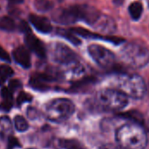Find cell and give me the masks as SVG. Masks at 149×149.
I'll return each mask as SVG.
<instances>
[{"label": "cell", "mask_w": 149, "mask_h": 149, "mask_svg": "<svg viewBox=\"0 0 149 149\" xmlns=\"http://www.w3.org/2000/svg\"><path fill=\"white\" fill-rule=\"evenodd\" d=\"M31 24L42 33H49L52 31V25L50 20L43 16H38L35 14H31L29 17Z\"/></svg>", "instance_id": "13"}, {"label": "cell", "mask_w": 149, "mask_h": 149, "mask_svg": "<svg viewBox=\"0 0 149 149\" xmlns=\"http://www.w3.org/2000/svg\"><path fill=\"white\" fill-rule=\"evenodd\" d=\"M24 43L29 50L32 51L39 58H45L46 56V49L43 42L37 38L31 32L25 33Z\"/></svg>", "instance_id": "9"}, {"label": "cell", "mask_w": 149, "mask_h": 149, "mask_svg": "<svg viewBox=\"0 0 149 149\" xmlns=\"http://www.w3.org/2000/svg\"><path fill=\"white\" fill-rule=\"evenodd\" d=\"M34 6L38 11L45 12L52 8L53 4L50 0H35Z\"/></svg>", "instance_id": "21"}, {"label": "cell", "mask_w": 149, "mask_h": 149, "mask_svg": "<svg viewBox=\"0 0 149 149\" xmlns=\"http://www.w3.org/2000/svg\"><path fill=\"white\" fill-rule=\"evenodd\" d=\"M32 99V97L28 94V93H25L24 91H21L17 97V105H21L22 104L24 103H26V102H31Z\"/></svg>", "instance_id": "22"}, {"label": "cell", "mask_w": 149, "mask_h": 149, "mask_svg": "<svg viewBox=\"0 0 149 149\" xmlns=\"http://www.w3.org/2000/svg\"><path fill=\"white\" fill-rule=\"evenodd\" d=\"M113 84L114 89L134 99H141L147 93L145 80L137 74H119L114 77Z\"/></svg>", "instance_id": "2"}, {"label": "cell", "mask_w": 149, "mask_h": 149, "mask_svg": "<svg viewBox=\"0 0 149 149\" xmlns=\"http://www.w3.org/2000/svg\"><path fill=\"white\" fill-rule=\"evenodd\" d=\"M13 69L9 65H1L0 66V85H2L8 78L13 76Z\"/></svg>", "instance_id": "20"}, {"label": "cell", "mask_w": 149, "mask_h": 149, "mask_svg": "<svg viewBox=\"0 0 149 149\" xmlns=\"http://www.w3.org/2000/svg\"><path fill=\"white\" fill-rule=\"evenodd\" d=\"M12 122L7 116L0 117V137L3 140L9 139L12 134Z\"/></svg>", "instance_id": "14"}, {"label": "cell", "mask_w": 149, "mask_h": 149, "mask_svg": "<svg viewBox=\"0 0 149 149\" xmlns=\"http://www.w3.org/2000/svg\"><path fill=\"white\" fill-rule=\"evenodd\" d=\"M12 55L14 61L24 68H29L31 67V54L28 47H25L24 46H19L13 50Z\"/></svg>", "instance_id": "11"}, {"label": "cell", "mask_w": 149, "mask_h": 149, "mask_svg": "<svg viewBox=\"0 0 149 149\" xmlns=\"http://www.w3.org/2000/svg\"><path fill=\"white\" fill-rule=\"evenodd\" d=\"M0 60L5 61V62H10V56L9 54L0 46Z\"/></svg>", "instance_id": "24"}, {"label": "cell", "mask_w": 149, "mask_h": 149, "mask_svg": "<svg viewBox=\"0 0 149 149\" xmlns=\"http://www.w3.org/2000/svg\"><path fill=\"white\" fill-rule=\"evenodd\" d=\"M14 126L15 128L21 133H24L28 130L29 128V124L27 120L21 115H17L14 118Z\"/></svg>", "instance_id": "19"}, {"label": "cell", "mask_w": 149, "mask_h": 149, "mask_svg": "<svg viewBox=\"0 0 149 149\" xmlns=\"http://www.w3.org/2000/svg\"><path fill=\"white\" fill-rule=\"evenodd\" d=\"M50 54L53 61L65 66H69L79 61L77 54L63 43H53L51 46Z\"/></svg>", "instance_id": "7"}, {"label": "cell", "mask_w": 149, "mask_h": 149, "mask_svg": "<svg viewBox=\"0 0 149 149\" xmlns=\"http://www.w3.org/2000/svg\"><path fill=\"white\" fill-rule=\"evenodd\" d=\"M75 112L72 101L67 98H55L45 106V117L54 123H62L70 119Z\"/></svg>", "instance_id": "5"}, {"label": "cell", "mask_w": 149, "mask_h": 149, "mask_svg": "<svg viewBox=\"0 0 149 149\" xmlns=\"http://www.w3.org/2000/svg\"><path fill=\"white\" fill-rule=\"evenodd\" d=\"M124 2H125V0H113V3L116 5H121Z\"/></svg>", "instance_id": "30"}, {"label": "cell", "mask_w": 149, "mask_h": 149, "mask_svg": "<svg viewBox=\"0 0 149 149\" xmlns=\"http://www.w3.org/2000/svg\"><path fill=\"white\" fill-rule=\"evenodd\" d=\"M128 11L134 20H139L143 12V5L141 2H134L129 5Z\"/></svg>", "instance_id": "16"}, {"label": "cell", "mask_w": 149, "mask_h": 149, "mask_svg": "<svg viewBox=\"0 0 149 149\" xmlns=\"http://www.w3.org/2000/svg\"><path fill=\"white\" fill-rule=\"evenodd\" d=\"M27 149H37V148H27Z\"/></svg>", "instance_id": "31"}, {"label": "cell", "mask_w": 149, "mask_h": 149, "mask_svg": "<svg viewBox=\"0 0 149 149\" xmlns=\"http://www.w3.org/2000/svg\"><path fill=\"white\" fill-rule=\"evenodd\" d=\"M94 105L105 112H117L128 105V97L116 89H103L93 98Z\"/></svg>", "instance_id": "3"}, {"label": "cell", "mask_w": 149, "mask_h": 149, "mask_svg": "<svg viewBox=\"0 0 149 149\" xmlns=\"http://www.w3.org/2000/svg\"><path fill=\"white\" fill-rule=\"evenodd\" d=\"M87 50L92 59L101 68H110L115 64L116 57L108 48L99 44H91Z\"/></svg>", "instance_id": "6"}, {"label": "cell", "mask_w": 149, "mask_h": 149, "mask_svg": "<svg viewBox=\"0 0 149 149\" xmlns=\"http://www.w3.org/2000/svg\"><path fill=\"white\" fill-rule=\"evenodd\" d=\"M57 33L60 35L61 37L66 39L68 41L72 43L73 45H79L80 44V40L76 36V34L70 29V30H65L62 28H58L57 30Z\"/></svg>", "instance_id": "17"}, {"label": "cell", "mask_w": 149, "mask_h": 149, "mask_svg": "<svg viewBox=\"0 0 149 149\" xmlns=\"http://www.w3.org/2000/svg\"><path fill=\"white\" fill-rule=\"evenodd\" d=\"M53 19L62 25H70L80 20L79 4L72 5L58 10L53 16Z\"/></svg>", "instance_id": "8"}, {"label": "cell", "mask_w": 149, "mask_h": 149, "mask_svg": "<svg viewBox=\"0 0 149 149\" xmlns=\"http://www.w3.org/2000/svg\"><path fill=\"white\" fill-rule=\"evenodd\" d=\"M54 81L53 77L45 73H36L31 76L30 85L32 89L39 91L49 90V83Z\"/></svg>", "instance_id": "10"}, {"label": "cell", "mask_w": 149, "mask_h": 149, "mask_svg": "<svg viewBox=\"0 0 149 149\" xmlns=\"http://www.w3.org/2000/svg\"><path fill=\"white\" fill-rule=\"evenodd\" d=\"M115 139L122 149H145L148 143L147 132L138 123L120 126L115 133Z\"/></svg>", "instance_id": "1"}, {"label": "cell", "mask_w": 149, "mask_h": 149, "mask_svg": "<svg viewBox=\"0 0 149 149\" xmlns=\"http://www.w3.org/2000/svg\"><path fill=\"white\" fill-rule=\"evenodd\" d=\"M122 61L134 68H141L149 61V50L140 43H127L123 46L120 52Z\"/></svg>", "instance_id": "4"}, {"label": "cell", "mask_w": 149, "mask_h": 149, "mask_svg": "<svg viewBox=\"0 0 149 149\" xmlns=\"http://www.w3.org/2000/svg\"><path fill=\"white\" fill-rule=\"evenodd\" d=\"M27 116L31 119H37L38 118V110L36 108H33V107H29L27 112Z\"/></svg>", "instance_id": "26"}, {"label": "cell", "mask_w": 149, "mask_h": 149, "mask_svg": "<svg viewBox=\"0 0 149 149\" xmlns=\"http://www.w3.org/2000/svg\"><path fill=\"white\" fill-rule=\"evenodd\" d=\"M71 30L76 34V35H79L81 37L84 38H87V39H99V40H107V41H111L114 44H120L121 42H123V39L118 38V37H113V36H102L100 34L98 33H93L88 30H86L84 28H71Z\"/></svg>", "instance_id": "12"}, {"label": "cell", "mask_w": 149, "mask_h": 149, "mask_svg": "<svg viewBox=\"0 0 149 149\" xmlns=\"http://www.w3.org/2000/svg\"><path fill=\"white\" fill-rule=\"evenodd\" d=\"M21 86H22V83H21V82H20L19 80H17V79H12V80H10V83H9V89H10L12 92H14V91L17 90V89L21 88Z\"/></svg>", "instance_id": "23"}, {"label": "cell", "mask_w": 149, "mask_h": 149, "mask_svg": "<svg viewBox=\"0 0 149 149\" xmlns=\"http://www.w3.org/2000/svg\"><path fill=\"white\" fill-rule=\"evenodd\" d=\"M100 149H122L119 145L118 146H113V145H105L101 147Z\"/></svg>", "instance_id": "28"}, {"label": "cell", "mask_w": 149, "mask_h": 149, "mask_svg": "<svg viewBox=\"0 0 149 149\" xmlns=\"http://www.w3.org/2000/svg\"><path fill=\"white\" fill-rule=\"evenodd\" d=\"M16 29V24L15 21L8 17L3 16L0 18V30L5 31V32H13Z\"/></svg>", "instance_id": "18"}, {"label": "cell", "mask_w": 149, "mask_h": 149, "mask_svg": "<svg viewBox=\"0 0 149 149\" xmlns=\"http://www.w3.org/2000/svg\"><path fill=\"white\" fill-rule=\"evenodd\" d=\"M18 147H20V144L17 141V140L10 136L8 141V149H14L15 148H18Z\"/></svg>", "instance_id": "25"}, {"label": "cell", "mask_w": 149, "mask_h": 149, "mask_svg": "<svg viewBox=\"0 0 149 149\" xmlns=\"http://www.w3.org/2000/svg\"><path fill=\"white\" fill-rule=\"evenodd\" d=\"M19 30H20L21 32H23L24 34L27 33V32H31V29H30V27H29V25H28V24H27L25 21H24V20L21 21L20 24H19Z\"/></svg>", "instance_id": "27"}, {"label": "cell", "mask_w": 149, "mask_h": 149, "mask_svg": "<svg viewBox=\"0 0 149 149\" xmlns=\"http://www.w3.org/2000/svg\"><path fill=\"white\" fill-rule=\"evenodd\" d=\"M8 2L10 4L15 5V4H19L24 3V0H8Z\"/></svg>", "instance_id": "29"}, {"label": "cell", "mask_w": 149, "mask_h": 149, "mask_svg": "<svg viewBox=\"0 0 149 149\" xmlns=\"http://www.w3.org/2000/svg\"><path fill=\"white\" fill-rule=\"evenodd\" d=\"M13 92L9 88H3L1 90V95L3 97V103L1 105V108L3 111H9L12 106L13 102Z\"/></svg>", "instance_id": "15"}]
</instances>
